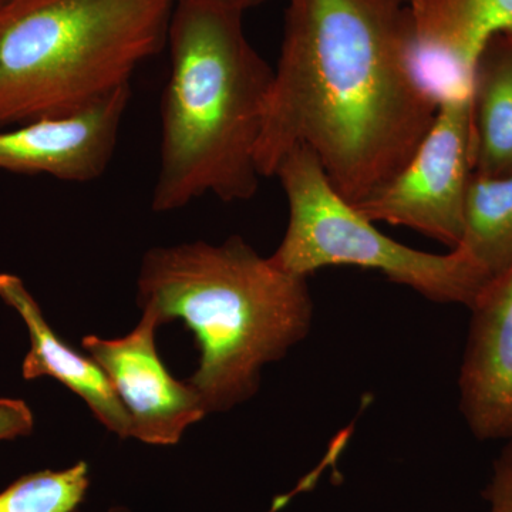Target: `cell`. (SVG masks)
<instances>
[{"label": "cell", "mask_w": 512, "mask_h": 512, "mask_svg": "<svg viewBox=\"0 0 512 512\" xmlns=\"http://www.w3.org/2000/svg\"><path fill=\"white\" fill-rule=\"evenodd\" d=\"M473 174L470 92L441 101L433 126L406 167L353 207L367 220L414 229L454 249L463 238Z\"/></svg>", "instance_id": "6"}, {"label": "cell", "mask_w": 512, "mask_h": 512, "mask_svg": "<svg viewBox=\"0 0 512 512\" xmlns=\"http://www.w3.org/2000/svg\"><path fill=\"white\" fill-rule=\"evenodd\" d=\"M242 18L207 3L174 5L151 198L156 212L180 210L207 194L247 201L258 191L256 146L274 69L249 42Z\"/></svg>", "instance_id": "3"}, {"label": "cell", "mask_w": 512, "mask_h": 512, "mask_svg": "<svg viewBox=\"0 0 512 512\" xmlns=\"http://www.w3.org/2000/svg\"><path fill=\"white\" fill-rule=\"evenodd\" d=\"M130 99L126 86L70 116L0 131V171L92 183L113 160Z\"/></svg>", "instance_id": "8"}, {"label": "cell", "mask_w": 512, "mask_h": 512, "mask_svg": "<svg viewBox=\"0 0 512 512\" xmlns=\"http://www.w3.org/2000/svg\"><path fill=\"white\" fill-rule=\"evenodd\" d=\"M461 251L493 281L512 266V174H473L464 207Z\"/></svg>", "instance_id": "13"}, {"label": "cell", "mask_w": 512, "mask_h": 512, "mask_svg": "<svg viewBox=\"0 0 512 512\" xmlns=\"http://www.w3.org/2000/svg\"><path fill=\"white\" fill-rule=\"evenodd\" d=\"M474 173L512 174V32L494 36L478 55L471 80Z\"/></svg>", "instance_id": "12"}, {"label": "cell", "mask_w": 512, "mask_h": 512, "mask_svg": "<svg viewBox=\"0 0 512 512\" xmlns=\"http://www.w3.org/2000/svg\"><path fill=\"white\" fill-rule=\"evenodd\" d=\"M402 2L406 3V5H409V3L412 2V0H402Z\"/></svg>", "instance_id": "19"}, {"label": "cell", "mask_w": 512, "mask_h": 512, "mask_svg": "<svg viewBox=\"0 0 512 512\" xmlns=\"http://www.w3.org/2000/svg\"><path fill=\"white\" fill-rule=\"evenodd\" d=\"M407 6L421 52L468 72L494 36L512 32V0H412Z\"/></svg>", "instance_id": "11"}, {"label": "cell", "mask_w": 512, "mask_h": 512, "mask_svg": "<svg viewBox=\"0 0 512 512\" xmlns=\"http://www.w3.org/2000/svg\"><path fill=\"white\" fill-rule=\"evenodd\" d=\"M460 406L480 440L512 439V266L471 306Z\"/></svg>", "instance_id": "9"}, {"label": "cell", "mask_w": 512, "mask_h": 512, "mask_svg": "<svg viewBox=\"0 0 512 512\" xmlns=\"http://www.w3.org/2000/svg\"><path fill=\"white\" fill-rule=\"evenodd\" d=\"M494 464L493 477L484 490L487 512H512V439Z\"/></svg>", "instance_id": "15"}, {"label": "cell", "mask_w": 512, "mask_h": 512, "mask_svg": "<svg viewBox=\"0 0 512 512\" xmlns=\"http://www.w3.org/2000/svg\"><path fill=\"white\" fill-rule=\"evenodd\" d=\"M197 2L207 3V5L220 6V8L235 10V12L245 13L249 9L262 5L266 0H174V3Z\"/></svg>", "instance_id": "17"}, {"label": "cell", "mask_w": 512, "mask_h": 512, "mask_svg": "<svg viewBox=\"0 0 512 512\" xmlns=\"http://www.w3.org/2000/svg\"><path fill=\"white\" fill-rule=\"evenodd\" d=\"M158 326L156 315L143 311L140 323L124 338L87 336L82 345L109 376L130 414L131 437L151 446H174L207 412L194 387L174 379L158 355Z\"/></svg>", "instance_id": "7"}, {"label": "cell", "mask_w": 512, "mask_h": 512, "mask_svg": "<svg viewBox=\"0 0 512 512\" xmlns=\"http://www.w3.org/2000/svg\"><path fill=\"white\" fill-rule=\"evenodd\" d=\"M35 426L32 410L22 400L0 399V441L28 436Z\"/></svg>", "instance_id": "16"}, {"label": "cell", "mask_w": 512, "mask_h": 512, "mask_svg": "<svg viewBox=\"0 0 512 512\" xmlns=\"http://www.w3.org/2000/svg\"><path fill=\"white\" fill-rule=\"evenodd\" d=\"M137 303L160 325L183 320L200 348L187 380L207 414L228 412L258 390L262 369L308 336V278L282 271L241 237L147 251Z\"/></svg>", "instance_id": "2"}, {"label": "cell", "mask_w": 512, "mask_h": 512, "mask_svg": "<svg viewBox=\"0 0 512 512\" xmlns=\"http://www.w3.org/2000/svg\"><path fill=\"white\" fill-rule=\"evenodd\" d=\"M107 512H133V511L128 510V508H126V507H113V508H110V510Z\"/></svg>", "instance_id": "18"}, {"label": "cell", "mask_w": 512, "mask_h": 512, "mask_svg": "<svg viewBox=\"0 0 512 512\" xmlns=\"http://www.w3.org/2000/svg\"><path fill=\"white\" fill-rule=\"evenodd\" d=\"M416 52L402 0H288L256 146L261 177L308 147L352 205L389 183L440 107L417 73Z\"/></svg>", "instance_id": "1"}, {"label": "cell", "mask_w": 512, "mask_h": 512, "mask_svg": "<svg viewBox=\"0 0 512 512\" xmlns=\"http://www.w3.org/2000/svg\"><path fill=\"white\" fill-rule=\"evenodd\" d=\"M274 177L289 205L288 228L272 262L288 274L308 278L326 266L373 269L439 303L471 308L488 284L487 276L460 248L430 254L384 235L376 222L346 201L330 184L308 147L289 151Z\"/></svg>", "instance_id": "5"}, {"label": "cell", "mask_w": 512, "mask_h": 512, "mask_svg": "<svg viewBox=\"0 0 512 512\" xmlns=\"http://www.w3.org/2000/svg\"><path fill=\"white\" fill-rule=\"evenodd\" d=\"M90 488L84 461L64 470L20 477L0 493V512H77Z\"/></svg>", "instance_id": "14"}, {"label": "cell", "mask_w": 512, "mask_h": 512, "mask_svg": "<svg viewBox=\"0 0 512 512\" xmlns=\"http://www.w3.org/2000/svg\"><path fill=\"white\" fill-rule=\"evenodd\" d=\"M5 2V0H0V3Z\"/></svg>", "instance_id": "20"}, {"label": "cell", "mask_w": 512, "mask_h": 512, "mask_svg": "<svg viewBox=\"0 0 512 512\" xmlns=\"http://www.w3.org/2000/svg\"><path fill=\"white\" fill-rule=\"evenodd\" d=\"M174 0L0 3V131L70 116L131 86L167 45Z\"/></svg>", "instance_id": "4"}, {"label": "cell", "mask_w": 512, "mask_h": 512, "mask_svg": "<svg viewBox=\"0 0 512 512\" xmlns=\"http://www.w3.org/2000/svg\"><path fill=\"white\" fill-rule=\"evenodd\" d=\"M0 298L25 320L30 336V350L22 366L26 380L53 377L82 397L97 420L120 439L133 434L130 414L121 403L109 376L90 356H84L64 343L43 316L22 279L0 274Z\"/></svg>", "instance_id": "10"}]
</instances>
